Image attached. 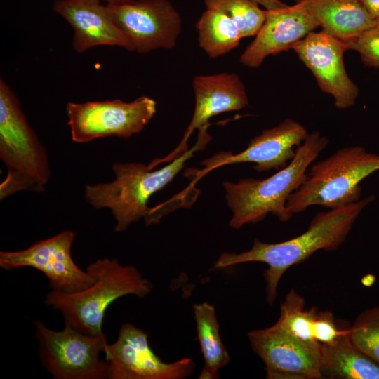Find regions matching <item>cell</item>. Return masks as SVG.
I'll return each instance as SVG.
<instances>
[{
	"mask_svg": "<svg viewBox=\"0 0 379 379\" xmlns=\"http://www.w3.org/2000/svg\"><path fill=\"white\" fill-rule=\"evenodd\" d=\"M375 198L374 194L368 195L354 203L318 213L305 232L291 239L271 244L256 239L248 251L222 253L215 262L214 268L249 262L265 263L268 266L263 274L266 300L272 305L284 272L319 250H336L345 241L359 214Z\"/></svg>",
	"mask_w": 379,
	"mask_h": 379,
	"instance_id": "6da1fadb",
	"label": "cell"
},
{
	"mask_svg": "<svg viewBox=\"0 0 379 379\" xmlns=\"http://www.w3.org/2000/svg\"><path fill=\"white\" fill-rule=\"evenodd\" d=\"M328 140L319 132H312L299 145L294 158L284 168L263 180L240 179L237 182H224L227 206L232 215L230 226L239 229L248 224L262 221L268 213L281 222L289 220L292 214L286 202L292 193L305 181L307 170L327 146Z\"/></svg>",
	"mask_w": 379,
	"mask_h": 379,
	"instance_id": "7a4b0ae2",
	"label": "cell"
},
{
	"mask_svg": "<svg viewBox=\"0 0 379 379\" xmlns=\"http://www.w3.org/2000/svg\"><path fill=\"white\" fill-rule=\"evenodd\" d=\"M208 126L207 124L199 129L194 146L159 169L152 171L153 168L142 163H114L112 166L114 180L86 185L84 188L86 201L95 208L110 209L117 222L114 230H126L131 224L146 216L149 210L147 202L150 197L171 182L196 151L205 148L211 140L208 133Z\"/></svg>",
	"mask_w": 379,
	"mask_h": 379,
	"instance_id": "3957f363",
	"label": "cell"
},
{
	"mask_svg": "<svg viewBox=\"0 0 379 379\" xmlns=\"http://www.w3.org/2000/svg\"><path fill=\"white\" fill-rule=\"evenodd\" d=\"M86 270L95 277L91 286L73 293L51 290L45 303L61 312L65 324L90 335L103 333L106 310L116 300L127 295L144 298L152 289L136 267L121 265L117 259H98Z\"/></svg>",
	"mask_w": 379,
	"mask_h": 379,
	"instance_id": "277c9868",
	"label": "cell"
},
{
	"mask_svg": "<svg viewBox=\"0 0 379 379\" xmlns=\"http://www.w3.org/2000/svg\"><path fill=\"white\" fill-rule=\"evenodd\" d=\"M0 157L7 168L0 199L21 191L41 192L50 178L48 155L28 124L19 101L0 80Z\"/></svg>",
	"mask_w": 379,
	"mask_h": 379,
	"instance_id": "5b68a950",
	"label": "cell"
},
{
	"mask_svg": "<svg viewBox=\"0 0 379 379\" xmlns=\"http://www.w3.org/2000/svg\"><path fill=\"white\" fill-rule=\"evenodd\" d=\"M379 170V154L361 146L338 149L314 164L305 181L291 194L286 207L299 213L314 205L335 208L361 199L360 182Z\"/></svg>",
	"mask_w": 379,
	"mask_h": 379,
	"instance_id": "8992f818",
	"label": "cell"
},
{
	"mask_svg": "<svg viewBox=\"0 0 379 379\" xmlns=\"http://www.w3.org/2000/svg\"><path fill=\"white\" fill-rule=\"evenodd\" d=\"M42 365L55 379L107 378L104 353L107 338L84 333L68 324L61 331L52 330L34 321Z\"/></svg>",
	"mask_w": 379,
	"mask_h": 379,
	"instance_id": "52a82bcc",
	"label": "cell"
},
{
	"mask_svg": "<svg viewBox=\"0 0 379 379\" xmlns=\"http://www.w3.org/2000/svg\"><path fill=\"white\" fill-rule=\"evenodd\" d=\"M66 111L72 140L86 143L100 138H128L140 133L154 116L157 103L141 96L130 102L119 99L69 102Z\"/></svg>",
	"mask_w": 379,
	"mask_h": 379,
	"instance_id": "ba28073f",
	"label": "cell"
},
{
	"mask_svg": "<svg viewBox=\"0 0 379 379\" xmlns=\"http://www.w3.org/2000/svg\"><path fill=\"white\" fill-rule=\"evenodd\" d=\"M116 25L138 53L172 49L182 32V20L168 0H138L106 4Z\"/></svg>",
	"mask_w": 379,
	"mask_h": 379,
	"instance_id": "9c48e42d",
	"label": "cell"
},
{
	"mask_svg": "<svg viewBox=\"0 0 379 379\" xmlns=\"http://www.w3.org/2000/svg\"><path fill=\"white\" fill-rule=\"evenodd\" d=\"M109 379H183L195 368L192 358L166 363L153 352L148 334L130 323L124 324L117 340L104 350Z\"/></svg>",
	"mask_w": 379,
	"mask_h": 379,
	"instance_id": "30bf717a",
	"label": "cell"
},
{
	"mask_svg": "<svg viewBox=\"0 0 379 379\" xmlns=\"http://www.w3.org/2000/svg\"><path fill=\"white\" fill-rule=\"evenodd\" d=\"M75 232L63 231L51 238L35 242L19 251H1L0 267L11 270L30 267L48 279L51 290L73 293L91 286L95 277L74 262L71 248Z\"/></svg>",
	"mask_w": 379,
	"mask_h": 379,
	"instance_id": "8fae6325",
	"label": "cell"
},
{
	"mask_svg": "<svg viewBox=\"0 0 379 379\" xmlns=\"http://www.w3.org/2000/svg\"><path fill=\"white\" fill-rule=\"evenodd\" d=\"M248 338L253 350L265 364L267 378H323L321 343L295 338L276 324L251 331Z\"/></svg>",
	"mask_w": 379,
	"mask_h": 379,
	"instance_id": "7c38bea8",
	"label": "cell"
},
{
	"mask_svg": "<svg viewBox=\"0 0 379 379\" xmlns=\"http://www.w3.org/2000/svg\"><path fill=\"white\" fill-rule=\"evenodd\" d=\"M291 48L312 72L321 91L332 95L337 108L354 105L359 88L345 68L343 53L347 49L343 41L324 30L313 31Z\"/></svg>",
	"mask_w": 379,
	"mask_h": 379,
	"instance_id": "4fadbf2b",
	"label": "cell"
},
{
	"mask_svg": "<svg viewBox=\"0 0 379 379\" xmlns=\"http://www.w3.org/2000/svg\"><path fill=\"white\" fill-rule=\"evenodd\" d=\"M194 109L179 145L161 159L151 161L153 167L170 162L187 151V141L193 132L208 124L209 119L219 114L241 109L248 104L244 84L234 73L197 75L192 81Z\"/></svg>",
	"mask_w": 379,
	"mask_h": 379,
	"instance_id": "5bb4252c",
	"label": "cell"
},
{
	"mask_svg": "<svg viewBox=\"0 0 379 379\" xmlns=\"http://www.w3.org/2000/svg\"><path fill=\"white\" fill-rule=\"evenodd\" d=\"M307 135L302 125L286 119L252 138L244 151L236 154L220 152L204 161L202 164L206 171L223 165L246 162L254 163V169L260 172L280 170L294 158V147L300 145Z\"/></svg>",
	"mask_w": 379,
	"mask_h": 379,
	"instance_id": "9a60e30c",
	"label": "cell"
},
{
	"mask_svg": "<svg viewBox=\"0 0 379 379\" xmlns=\"http://www.w3.org/2000/svg\"><path fill=\"white\" fill-rule=\"evenodd\" d=\"M267 11L262 27L239 58L240 62L244 66L259 67L267 56L292 48L319 27L299 3Z\"/></svg>",
	"mask_w": 379,
	"mask_h": 379,
	"instance_id": "2e32d148",
	"label": "cell"
},
{
	"mask_svg": "<svg viewBox=\"0 0 379 379\" xmlns=\"http://www.w3.org/2000/svg\"><path fill=\"white\" fill-rule=\"evenodd\" d=\"M53 10L72 27V46L77 53H82L99 46L131 51L128 41L101 0H56Z\"/></svg>",
	"mask_w": 379,
	"mask_h": 379,
	"instance_id": "e0dca14e",
	"label": "cell"
},
{
	"mask_svg": "<svg viewBox=\"0 0 379 379\" xmlns=\"http://www.w3.org/2000/svg\"><path fill=\"white\" fill-rule=\"evenodd\" d=\"M322 30L345 41L375 27L376 21L359 0H296Z\"/></svg>",
	"mask_w": 379,
	"mask_h": 379,
	"instance_id": "ac0fdd59",
	"label": "cell"
},
{
	"mask_svg": "<svg viewBox=\"0 0 379 379\" xmlns=\"http://www.w3.org/2000/svg\"><path fill=\"white\" fill-rule=\"evenodd\" d=\"M321 368L323 377L330 378L379 379V364L355 347L348 333L321 344Z\"/></svg>",
	"mask_w": 379,
	"mask_h": 379,
	"instance_id": "d6986e66",
	"label": "cell"
},
{
	"mask_svg": "<svg viewBox=\"0 0 379 379\" xmlns=\"http://www.w3.org/2000/svg\"><path fill=\"white\" fill-rule=\"evenodd\" d=\"M193 308L197 338L204 359V366L198 378H218L219 369L226 366L230 358L220 338L215 308L206 302L195 304Z\"/></svg>",
	"mask_w": 379,
	"mask_h": 379,
	"instance_id": "ffe728a7",
	"label": "cell"
},
{
	"mask_svg": "<svg viewBox=\"0 0 379 379\" xmlns=\"http://www.w3.org/2000/svg\"><path fill=\"white\" fill-rule=\"evenodd\" d=\"M196 28L199 47L213 59L234 49L241 39L235 23L215 9L206 8L196 22Z\"/></svg>",
	"mask_w": 379,
	"mask_h": 379,
	"instance_id": "44dd1931",
	"label": "cell"
},
{
	"mask_svg": "<svg viewBox=\"0 0 379 379\" xmlns=\"http://www.w3.org/2000/svg\"><path fill=\"white\" fill-rule=\"evenodd\" d=\"M280 309L276 322L279 328L302 340L316 341L313 333L317 309H306L304 298L294 289L288 292Z\"/></svg>",
	"mask_w": 379,
	"mask_h": 379,
	"instance_id": "7402d4cb",
	"label": "cell"
},
{
	"mask_svg": "<svg viewBox=\"0 0 379 379\" xmlns=\"http://www.w3.org/2000/svg\"><path fill=\"white\" fill-rule=\"evenodd\" d=\"M206 8L220 11L230 18L238 27L241 38L255 36L267 16L253 0H204Z\"/></svg>",
	"mask_w": 379,
	"mask_h": 379,
	"instance_id": "603a6c76",
	"label": "cell"
},
{
	"mask_svg": "<svg viewBox=\"0 0 379 379\" xmlns=\"http://www.w3.org/2000/svg\"><path fill=\"white\" fill-rule=\"evenodd\" d=\"M350 342L379 364V306L362 311L349 327Z\"/></svg>",
	"mask_w": 379,
	"mask_h": 379,
	"instance_id": "cb8c5ba5",
	"label": "cell"
},
{
	"mask_svg": "<svg viewBox=\"0 0 379 379\" xmlns=\"http://www.w3.org/2000/svg\"><path fill=\"white\" fill-rule=\"evenodd\" d=\"M347 50L357 51L366 65L379 67V26L375 25L359 36L343 41Z\"/></svg>",
	"mask_w": 379,
	"mask_h": 379,
	"instance_id": "d4e9b609",
	"label": "cell"
},
{
	"mask_svg": "<svg viewBox=\"0 0 379 379\" xmlns=\"http://www.w3.org/2000/svg\"><path fill=\"white\" fill-rule=\"evenodd\" d=\"M349 332L348 328H340L330 311H319L314 326V338L321 344L333 343Z\"/></svg>",
	"mask_w": 379,
	"mask_h": 379,
	"instance_id": "484cf974",
	"label": "cell"
},
{
	"mask_svg": "<svg viewBox=\"0 0 379 379\" xmlns=\"http://www.w3.org/2000/svg\"><path fill=\"white\" fill-rule=\"evenodd\" d=\"M359 1L375 21L379 18V0H359Z\"/></svg>",
	"mask_w": 379,
	"mask_h": 379,
	"instance_id": "4316f807",
	"label": "cell"
},
{
	"mask_svg": "<svg viewBox=\"0 0 379 379\" xmlns=\"http://www.w3.org/2000/svg\"><path fill=\"white\" fill-rule=\"evenodd\" d=\"M263 6L267 11H274L284 8L288 5L280 0H253Z\"/></svg>",
	"mask_w": 379,
	"mask_h": 379,
	"instance_id": "83f0119b",
	"label": "cell"
},
{
	"mask_svg": "<svg viewBox=\"0 0 379 379\" xmlns=\"http://www.w3.org/2000/svg\"><path fill=\"white\" fill-rule=\"evenodd\" d=\"M106 2V4H112V5H117V4H123L126 3H129L133 0H101Z\"/></svg>",
	"mask_w": 379,
	"mask_h": 379,
	"instance_id": "f1b7e54d",
	"label": "cell"
},
{
	"mask_svg": "<svg viewBox=\"0 0 379 379\" xmlns=\"http://www.w3.org/2000/svg\"><path fill=\"white\" fill-rule=\"evenodd\" d=\"M376 25L379 26V18L376 20Z\"/></svg>",
	"mask_w": 379,
	"mask_h": 379,
	"instance_id": "f546056e",
	"label": "cell"
}]
</instances>
